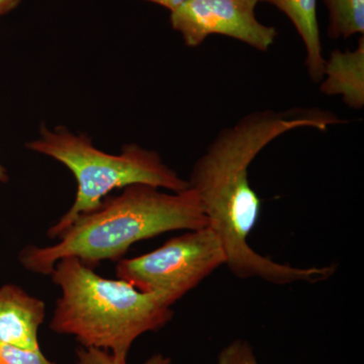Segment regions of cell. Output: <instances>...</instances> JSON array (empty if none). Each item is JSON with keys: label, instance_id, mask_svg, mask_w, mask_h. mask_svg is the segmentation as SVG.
Segmentation results:
<instances>
[{"label": "cell", "instance_id": "obj_1", "mask_svg": "<svg viewBox=\"0 0 364 364\" xmlns=\"http://www.w3.org/2000/svg\"><path fill=\"white\" fill-rule=\"evenodd\" d=\"M342 123L331 112L293 109H263L246 114L222 129L193 165L188 186L200 198L208 226L219 237L226 265L240 279L274 284L323 282L336 272L335 265L294 267L260 255L249 246L248 237L259 218L261 200L249 181V167L272 141L301 128L328 130Z\"/></svg>", "mask_w": 364, "mask_h": 364}, {"label": "cell", "instance_id": "obj_2", "mask_svg": "<svg viewBox=\"0 0 364 364\" xmlns=\"http://www.w3.org/2000/svg\"><path fill=\"white\" fill-rule=\"evenodd\" d=\"M208 226L202 203L191 188L167 193L148 184H133L79 215L47 247L26 246L18 260L28 272L50 275L62 258L75 257L91 268L104 260H119L136 242L179 230Z\"/></svg>", "mask_w": 364, "mask_h": 364}, {"label": "cell", "instance_id": "obj_3", "mask_svg": "<svg viewBox=\"0 0 364 364\" xmlns=\"http://www.w3.org/2000/svg\"><path fill=\"white\" fill-rule=\"evenodd\" d=\"M50 275L62 291L50 329L75 337L85 348L111 352L119 360H127L139 336L162 329L173 318L171 305L160 294L104 279L77 258H62Z\"/></svg>", "mask_w": 364, "mask_h": 364}, {"label": "cell", "instance_id": "obj_4", "mask_svg": "<svg viewBox=\"0 0 364 364\" xmlns=\"http://www.w3.org/2000/svg\"><path fill=\"white\" fill-rule=\"evenodd\" d=\"M26 147L65 165L77 181L73 205L48 230L51 239L58 238L79 215L97 210L114 189L139 183L172 193L189 188L188 181L165 164L156 151L136 144H127L119 154H109L97 149L85 134H74L63 127L50 130L43 124L39 136Z\"/></svg>", "mask_w": 364, "mask_h": 364}, {"label": "cell", "instance_id": "obj_5", "mask_svg": "<svg viewBox=\"0 0 364 364\" xmlns=\"http://www.w3.org/2000/svg\"><path fill=\"white\" fill-rule=\"evenodd\" d=\"M226 264L222 242L210 226L191 230L149 253L117 260V279L144 293L157 294L170 305Z\"/></svg>", "mask_w": 364, "mask_h": 364}, {"label": "cell", "instance_id": "obj_6", "mask_svg": "<svg viewBox=\"0 0 364 364\" xmlns=\"http://www.w3.org/2000/svg\"><path fill=\"white\" fill-rule=\"evenodd\" d=\"M259 0H189L170 11V23L189 48L200 47L212 35H222L267 52L277 31L256 18Z\"/></svg>", "mask_w": 364, "mask_h": 364}, {"label": "cell", "instance_id": "obj_7", "mask_svg": "<svg viewBox=\"0 0 364 364\" xmlns=\"http://www.w3.org/2000/svg\"><path fill=\"white\" fill-rule=\"evenodd\" d=\"M46 305L16 284L0 287V342L20 348L40 350V326Z\"/></svg>", "mask_w": 364, "mask_h": 364}, {"label": "cell", "instance_id": "obj_8", "mask_svg": "<svg viewBox=\"0 0 364 364\" xmlns=\"http://www.w3.org/2000/svg\"><path fill=\"white\" fill-rule=\"evenodd\" d=\"M320 91L329 97H340L347 107H364V37L353 51L333 50L325 59Z\"/></svg>", "mask_w": 364, "mask_h": 364}, {"label": "cell", "instance_id": "obj_9", "mask_svg": "<svg viewBox=\"0 0 364 364\" xmlns=\"http://www.w3.org/2000/svg\"><path fill=\"white\" fill-rule=\"evenodd\" d=\"M277 7L293 23L306 49L305 65L309 77L320 83L324 71L325 57L317 18L318 0H259Z\"/></svg>", "mask_w": 364, "mask_h": 364}, {"label": "cell", "instance_id": "obj_10", "mask_svg": "<svg viewBox=\"0 0 364 364\" xmlns=\"http://www.w3.org/2000/svg\"><path fill=\"white\" fill-rule=\"evenodd\" d=\"M328 11V36L348 39L364 33V0H323Z\"/></svg>", "mask_w": 364, "mask_h": 364}, {"label": "cell", "instance_id": "obj_11", "mask_svg": "<svg viewBox=\"0 0 364 364\" xmlns=\"http://www.w3.org/2000/svg\"><path fill=\"white\" fill-rule=\"evenodd\" d=\"M77 364H128L127 360H119L114 358L111 352L98 348H85L79 347L76 349ZM142 364H171V359L161 353L154 354Z\"/></svg>", "mask_w": 364, "mask_h": 364}, {"label": "cell", "instance_id": "obj_12", "mask_svg": "<svg viewBox=\"0 0 364 364\" xmlns=\"http://www.w3.org/2000/svg\"><path fill=\"white\" fill-rule=\"evenodd\" d=\"M0 364H57L49 360L43 352L20 348L0 342Z\"/></svg>", "mask_w": 364, "mask_h": 364}, {"label": "cell", "instance_id": "obj_13", "mask_svg": "<svg viewBox=\"0 0 364 364\" xmlns=\"http://www.w3.org/2000/svg\"><path fill=\"white\" fill-rule=\"evenodd\" d=\"M218 364H258L247 341L235 340L220 352Z\"/></svg>", "mask_w": 364, "mask_h": 364}, {"label": "cell", "instance_id": "obj_14", "mask_svg": "<svg viewBox=\"0 0 364 364\" xmlns=\"http://www.w3.org/2000/svg\"><path fill=\"white\" fill-rule=\"evenodd\" d=\"M145 1L152 2V4H158V6L165 7L172 11L178 9L182 4H186L189 0H145Z\"/></svg>", "mask_w": 364, "mask_h": 364}, {"label": "cell", "instance_id": "obj_15", "mask_svg": "<svg viewBox=\"0 0 364 364\" xmlns=\"http://www.w3.org/2000/svg\"><path fill=\"white\" fill-rule=\"evenodd\" d=\"M23 0H0V18L11 13Z\"/></svg>", "mask_w": 364, "mask_h": 364}, {"label": "cell", "instance_id": "obj_16", "mask_svg": "<svg viewBox=\"0 0 364 364\" xmlns=\"http://www.w3.org/2000/svg\"><path fill=\"white\" fill-rule=\"evenodd\" d=\"M9 181V173L4 165L0 163V182H7Z\"/></svg>", "mask_w": 364, "mask_h": 364}]
</instances>
